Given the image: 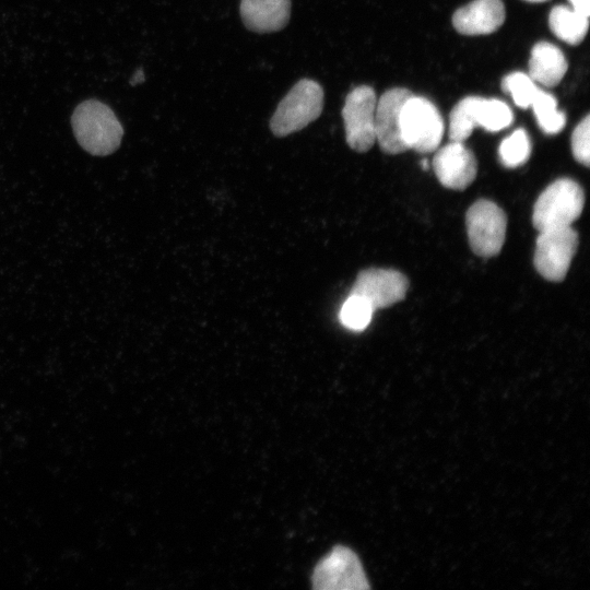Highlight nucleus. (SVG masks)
Wrapping results in <instances>:
<instances>
[{"label": "nucleus", "instance_id": "nucleus-8", "mask_svg": "<svg viewBox=\"0 0 590 590\" xmlns=\"http://www.w3.org/2000/svg\"><path fill=\"white\" fill-rule=\"evenodd\" d=\"M376 93L369 85L354 87L345 98L342 108L345 139L356 152H367L376 142Z\"/></svg>", "mask_w": 590, "mask_h": 590}, {"label": "nucleus", "instance_id": "nucleus-22", "mask_svg": "<svg viewBox=\"0 0 590 590\" xmlns=\"http://www.w3.org/2000/svg\"><path fill=\"white\" fill-rule=\"evenodd\" d=\"M570 5H571V9L586 15V16H589L590 14V0H568Z\"/></svg>", "mask_w": 590, "mask_h": 590}, {"label": "nucleus", "instance_id": "nucleus-1", "mask_svg": "<svg viewBox=\"0 0 590 590\" xmlns=\"http://www.w3.org/2000/svg\"><path fill=\"white\" fill-rule=\"evenodd\" d=\"M71 123L79 144L93 155L111 154L120 145L121 123L107 105L96 99L81 103L73 111Z\"/></svg>", "mask_w": 590, "mask_h": 590}, {"label": "nucleus", "instance_id": "nucleus-5", "mask_svg": "<svg viewBox=\"0 0 590 590\" xmlns=\"http://www.w3.org/2000/svg\"><path fill=\"white\" fill-rule=\"evenodd\" d=\"M399 121L408 150L430 153L438 149L445 126L439 110L429 99L412 94L401 108Z\"/></svg>", "mask_w": 590, "mask_h": 590}, {"label": "nucleus", "instance_id": "nucleus-15", "mask_svg": "<svg viewBox=\"0 0 590 590\" xmlns=\"http://www.w3.org/2000/svg\"><path fill=\"white\" fill-rule=\"evenodd\" d=\"M567 69L566 57L557 46L548 42H539L532 47L529 75L534 82L554 87L565 76Z\"/></svg>", "mask_w": 590, "mask_h": 590}, {"label": "nucleus", "instance_id": "nucleus-19", "mask_svg": "<svg viewBox=\"0 0 590 590\" xmlns=\"http://www.w3.org/2000/svg\"><path fill=\"white\" fill-rule=\"evenodd\" d=\"M374 311V307L365 298L349 295L341 307L339 318L345 328L353 331H363L370 323Z\"/></svg>", "mask_w": 590, "mask_h": 590}, {"label": "nucleus", "instance_id": "nucleus-16", "mask_svg": "<svg viewBox=\"0 0 590 590\" xmlns=\"http://www.w3.org/2000/svg\"><path fill=\"white\" fill-rule=\"evenodd\" d=\"M589 16H586L566 5H555L548 15V25L552 33L560 40L576 46L587 35Z\"/></svg>", "mask_w": 590, "mask_h": 590}, {"label": "nucleus", "instance_id": "nucleus-6", "mask_svg": "<svg viewBox=\"0 0 590 590\" xmlns=\"http://www.w3.org/2000/svg\"><path fill=\"white\" fill-rule=\"evenodd\" d=\"M467 234L472 251L482 257L497 256L505 243L507 215L495 202L475 201L465 214Z\"/></svg>", "mask_w": 590, "mask_h": 590}, {"label": "nucleus", "instance_id": "nucleus-17", "mask_svg": "<svg viewBox=\"0 0 590 590\" xmlns=\"http://www.w3.org/2000/svg\"><path fill=\"white\" fill-rule=\"evenodd\" d=\"M536 122L546 134H557L566 125L565 113L558 110L556 98L542 90H538L532 104Z\"/></svg>", "mask_w": 590, "mask_h": 590}, {"label": "nucleus", "instance_id": "nucleus-12", "mask_svg": "<svg viewBox=\"0 0 590 590\" xmlns=\"http://www.w3.org/2000/svg\"><path fill=\"white\" fill-rule=\"evenodd\" d=\"M412 95L405 87L386 91L376 104L375 135L376 142L386 154L402 153L405 146L400 132V111L404 102Z\"/></svg>", "mask_w": 590, "mask_h": 590}, {"label": "nucleus", "instance_id": "nucleus-11", "mask_svg": "<svg viewBox=\"0 0 590 590\" xmlns=\"http://www.w3.org/2000/svg\"><path fill=\"white\" fill-rule=\"evenodd\" d=\"M433 169L444 187L464 190L476 177L477 162L473 152L463 142L451 141L436 150Z\"/></svg>", "mask_w": 590, "mask_h": 590}, {"label": "nucleus", "instance_id": "nucleus-4", "mask_svg": "<svg viewBox=\"0 0 590 590\" xmlns=\"http://www.w3.org/2000/svg\"><path fill=\"white\" fill-rule=\"evenodd\" d=\"M582 187L570 178H559L538 197L532 212V224L538 232L571 226L585 206Z\"/></svg>", "mask_w": 590, "mask_h": 590}, {"label": "nucleus", "instance_id": "nucleus-23", "mask_svg": "<svg viewBox=\"0 0 590 590\" xmlns=\"http://www.w3.org/2000/svg\"><path fill=\"white\" fill-rule=\"evenodd\" d=\"M144 79H145L144 72L140 69L133 74L132 79L130 80V84L131 85H137V84L143 82Z\"/></svg>", "mask_w": 590, "mask_h": 590}, {"label": "nucleus", "instance_id": "nucleus-24", "mask_svg": "<svg viewBox=\"0 0 590 590\" xmlns=\"http://www.w3.org/2000/svg\"><path fill=\"white\" fill-rule=\"evenodd\" d=\"M524 1L533 2V3H540V2H545L547 0H524Z\"/></svg>", "mask_w": 590, "mask_h": 590}, {"label": "nucleus", "instance_id": "nucleus-25", "mask_svg": "<svg viewBox=\"0 0 590 590\" xmlns=\"http://www.w3.org/2000/svg\"><path fill=\"white\" fill-rule=\"evenodd\" d=\"M422 166L424 169H427L428 165L426 160L422 161Z\"/></svg>", "mask_w": 590, "mask_h": 590}, {"label": "nucleus", "instance_id": "nucleus-18", "mask_svg": "<svg viewBox=\"0 0 590 590\" xmlns=\"http://www.w3.org/2000/svg\"><path fill=\"white\" fill-rule=\"evenodd\" d=\"M531 142L527 131L522 128L515 130L505 138L498 148L500 163L507 168L523 165L530 157Z\"/></svg>", "mask_w": 590, "mask_h": 590}, {"label": "nucleus", "instance_id": "nucleus-13", "mask_svg": "<svg viewBox=\"0 0 590 590\" xmlns=\"http://www.w3.org/2000/svg\"><path fill=\"white\" fill-rule=\"evenodd\" d=\"M505 17L502 0H473L453 13L452 25L462 35H487L496 32Z\"/></svg>", "mask_w": 590, "mask_h": 590}, {"label": "nucleus", "instance_id": "nucleus-3", "mask_svg": "<svg viewBox=\"0 0 590 590\" xmlns=\"http://www.w3.org/2000/svg\"><path fill=\"white\" fill-rule=\"evenodd\" d=\"M514 122L510 107L500 99L467 96L459 101L449 115L450 141L464 142L475 127L497 132Z\"/></svg>", "mask_w": 590, "mask_h": 590}, {"label": "nucleus", "instance_id": "nucleus-7", "mask_svg": "<svg viewBox=\"0 0 590 590\" xmlns=\"http://www.w3.org/2000/svg\"><path fill=\"white\" fill-rule=\"evenodd\" d=\"M578 244V234L571 226L539 232L533 256L535 270L547 281H563L569 270Z\"/></svg>", "mask_w": 590, "mask_h": 590}, {"label": "nucleus", "instance_id": "nucleus-10", "mask_svg": "<svg viewBox=\"0 0 590 590\" xmlns=\"http://www.w3.org/2000/svg\"><path fill=\"white\" fill-rule=\"evenodd\" d=\"M408 288L409 280L400 271L369 268L358 272L350 295L365 298L376 310L402 300Z\"/></svg>", "mask_w": 590, "mask_h": 590}, {"label": "nucleus", "instance_id": "nucleus-9", "mask_svg": "<svg viewBox=\"0 0 590 590\" xmlns=\"http://www.w3.org/2000/svg\"><path fill=\"white\" fill-rule=\"evenodd\" d=\"M312 587L317 590L368 589V580L356 554L345 547L335 546L316 566Z\"/></svg>", "mask_w": 590, "mask_h": 590}, {"label": "nucleus", "instance_id": "nucleus-2", "mask_svg": "<svg viewBox=\"0 0 590 590\" xmlns=\"http://www.w3.org/2000/svg\"><path fill=\"white\" fill-rule=\"evenodd\" d=\"M323 102V88L317 81L299 80L282 98L272 115V133L275 137H286L306 128L321 115Z\"/></svg>", "mask_w": 590, "mask_h": 590}, {"label": "nucleus", "instance_id": "nucleus-14", "mask_svg": "<svg viewBox=\"0 0 590 590\" xmlns=\"http://www.w3.org/2000/svg\"><path fill=\"white\" fill-rule=\"evenodd\" d=\"M240 16L245 26L256 33L284 28L291 17V0H241Z\"/></svg>", "mask_w": 590, "mask_h": 590}, {"label": "nucleus", "instance_id": "nucleus-20", "mask_svg": "<svg viewBox=\"0 0 590 590\" xmlns=\"http://www.w3.org/2000/svg\"><path fill=\"white\" fill-rule=\"evenodd\" d=\"M502 88L510 94L516 106L528 108L539 90L535 82L529 74L523 72H511L502 81Z\"/></svg>", "mask_w": 590, "mask_h": 590}, {"label": "nucleus", "instance_id": "nucleus-21", "mask_svg": "<svg viewBox=\"0 0 590 590\" xmlns=\"http://www.w3.org/2000/svg\"><path fill=\"white\" fill-rule=\"evenodd\" d=\"M571 151L575 160L585 165L590 164V116L587 115L574 129Z\"/></svg>", "mask_w": 590, "mask_h": 590}]
</instances>
